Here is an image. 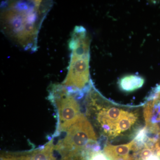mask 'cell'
Segmentation results:
<instances>
[{
	"mask_svg": "<svg viewBox=\"0 0 160 160\" xmlns=\"http://www.w3.org/2000/svg\"><path fill=\"white\" fill-rule=\"evenodd\" d=\"M91 38L82 26L75 27L69 41L71 51L68 72L62 85L69 92L79 96L91 87L89 72Z\"/></svg>",
	"mask_w": 160,
	"mask_h": 160,
	"instance_id": "obj_3",
	"label": "cell"
},
{
	"mask_svg": "<svg viewBox=\"0 0 160 160\" xmlns=\"http://www.w3.org/2000/svg\"><path fill=\"white\" fill-rule=\"evenodd\" d=\"M99 147L98 146L95 151L89 152L86 160H110L104 152L99 150Z\"/></svg>",
	"mask_w": 160,
	"mask_h": 160,
	"instance_id": "obj_7",
	"label": "cell"
},
{
	"mask_svg": "<svg viewBox=\"0 0 160 160\" xmlns=\"http://www.w3.org/2000/svg\"><path fill=\"white\" fill-rule=\"evenodd\" d=\"M73 93L63 85H52L49 90V99L58 109L60 129L66 131L79 117L80 106Z\"/></svg>",
	"mask_w": 160,
	"mask_h": 160,
	"instance_id": "obj_4",
	"label": "cell"
},
{
	"mask_svg": "<svg viewBox=\"0 0 160 160\" xmlns=\"http://www.w3.org/2000/svg\"><path fill=\"white\" fill-rule=\"evenodd\" d=\"M66 131L68 132L62 145L68 150L79 152L97 141L94 129L89 121L82 114Z\"/></svg>",
	"mask_w": 160,
	"mask_h": 160,
	"instance_id": "obj_5",
	"label": "cell"
},
{
	"mask_svg": "<svg viewBox=\"0 0 160 160\" xmlns=\"http://www.w3.org/2000/svg\"><path fill=\"white\" fill-rule=\"evenodd\" d=\"M144 80L138 76L129 75L123 77L120 80V88L124 91L131 92L141 88Z\"/></svg>",
	"mask_w": 160,
	"mask_h": 160,
	"instance_id": "obj_6",
	"label": "cell"
},
{
	"mask_svg": "<svg viewBox=\"0 0 160 160\" xmlns=\"http://www.w3.org/2000/svg\"><path fill=\"white\" fill-rule=\"evenodd\" d=\"M86 102L88 109L94 110L101 131L106 138H115L134 129L139 120L138 110L115 106L103 97L92 86Z\"/></svg>",
	"mask_w": 160,
	"mask_h": 160,
	"instance_id": "obj_2",
	"label": "cell"
},
{
	"mask_svg": "<svg viewBox=\"0 0 160 160\" xmlns=\"http://www.w3.org/2000/svg\"><path fill=\"white\" fill-rule=\"evenodd\" d=\"M53 5L52 1H6L1 6L3 34L24 51L38 50L41 26Z\"/></svg>",
	"mask_w": 160,
	"mask_h": 160,
	"instance_id": "obj_1",
	"label": "cell"
}]
</instances>
